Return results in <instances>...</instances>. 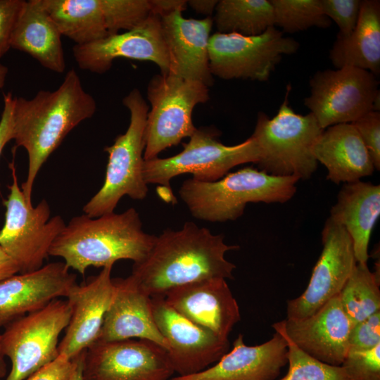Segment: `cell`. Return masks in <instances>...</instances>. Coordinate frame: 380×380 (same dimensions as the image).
<instances>
[{
  "label": "cell",
  "instance_id": "6da1fadb",
  "mask_svg": "<svg viewBox=\"0 0 380 380\" xmlns=\"http://www.w3.org/2000/svg\"><path fill=\"white\" fill-rule=\"evenodd\" d=\"M224 239L193 222L179 230L166 229L156 236L146 257L134 263L131 275L151 298L164 297L176 287L203 279H233L236 265L225 254L239 246L228 245Z\"/></svg>",
  "mask_w": 380,
  "mask_h": 380
},
{
  "label": "cell",
  "instance_id": "7a4b0ae2",
  "mask_svg": "<svg viewBox=\"0 0 380 380\" xmlns=\"http://www.w3.org/2000/svg\"><path fill=\"white\" fill-rule=\"evenodd\" d=\"M94 97L83 88L77 72L68 70L54 91H39L30 99L15 96L13 140L15 148H24L28 156V170L21 189L32 205L34 182L44 163L65 137L96 112Z\"/></svg>",
  "mask_w": 380,
  "mask_h": 380
},
{
  "label": "cell",
  "instance_id": "3957f363",
  "mask_svg": "<svg viewBox=\"0 0 380 380\" xmlns=\"http://www.w3.org/2000/svg\"><path fill=\"white\" fill-rule=\"evenodd\" d=\"M156 238L143 230L139 214L134 208L97 217L84 214L65 224L49 255L61 258L69 269L84 275L89 267L113 266L120 260L141 262Z\"/></svg>",
  "mask_w": 380,
  "mask_h": 380
},
{
  "label": "cell",
  "instance_id": "277c9868",
  "mask_svg": "<svg viewBox=\"0 0 380 380\" xmlns=\"http://www.w3.org/2000/svg\"><path fill=\"white\" fill-rule=\"evenodd\" d=\"M298 181L294 177L270 175L248 167L215 182L186 179L179 195L195 218L224 222L240 217L248 203L287 202L296 194Z\"/></svg>",
  "mask_w": 380,
  "mask_h": 380
},
{
  "label": "cell",
  "instance_id": "5b68a950",
  "mask_svg": "<svg viewBox=\"0 0 380 380\" xmlns=\"http://www.w3.org/2000/svg\"><path fill=\"white\" fill-rule=\"evenodd\" d=\"M219 134L213 128H196L180 153L166 158L144 160L142 173L145 182L158 185L161 198L174 204L177 199L170 180L176 176L189 173L194 179L211 182L222 178L235 166L256 164L259 160L260 149L252 137L239 144L227 146L219 141Z\"/></svg>",
  "mask_w": 380,
  "mask_h": 380
},
{
  "label": "cell",
  "instance_id": "8992f818",
  "mask_svg": "<svg viewBox=\"0 0 380 380\" xmlns=\"http://www.w3.org/2000/svg\"><path fill=\"white\" fill-rule=\"evenodd\" d=\"M290 89L272 118L262 112L258 115L251 135L260 152L256 165L270 175L308 179L317 168L312 149L324 129L312 113L298 114L289 106Z\"/></svg>",
  "mask_w": 380,
  "mask_h": 380
},
{
  "label": "cell",
  "instance_id": "52a82bcc",
  "mask_svg": "<svg viewBox=\"0 0 380 380\" xmlns=\"http://www.w3.org/2000/svg\"><path fill=\"white\" fill-rule=\"evenodd\" d=\"M122 103L129 111V124L124 134L104 148L108 153L104 182L82 208L90 217L113 213L124 196L134 200H143L147 196L148 184L142 170L149 107L137 89H133Z\"/></svg>",
  "mask_w": 380,
  "mask_h": 380
},
{
  "label": "cell",
  "instance_id": "ba28073f",
  "mask_svg": "<svg viewBox=\"0 0 380 380\" xmlns=\"http://www.w3.org/2000/svg\"><path fill=\"white\" fill-rule=\"evenodd\" d=\"M147 98L151 110L145 129L144 160L157 158L160 152L194 134L196 128L193 110L208 101L209 89L198 81L160 74L151 79Z\"/></svg>",
  "mask_w": 380,
  "mask_h": 380
},
{
  "label": "cell",
  "instance_id": "9c48e42d",
  "mask_svg": "<svg viewBox=\"0 0 380 380\" xmlns=\"http://www.w3.org/2000/svg\"><path fill=\"white\" fill-rule=\"evenodd\" d=\"M13 182L4 200L5 221L0 230V246L16 262L20 273L39 270L65 223L60 215L50 217L48 202L35 207L27 203L20 188L14 163L10 164Z\"/></svg>",
  "mask_w": 380,
  "mask_h": 380
},
{
  "label": "cell",
  "instance_id": "30bf717a",
  "mask_svg": "<svg viewBox=\"0 0 380 380\" xmlns=\"http://www.w3.org/2000/svg\"><path fill=\"white\" fill-rule=\"evenodd\" d=\"M70 316L68 300L58 298L5 326L2 348L11 362L6 380H25L53 361L59 355V336Z\"/></svg>",
  "mask_w": 380,
  "mask_h": 380
},
{
  "label": "cell",
  "instance_id": "8fae6325",
  "mask_svg": "<svg viewBox=\"0 0 380 380\" xmlns=\"http://www.w3.org/2000/svg\"><path fill=\"white\" fill-rule=\"evenodd\" d=\"M379 82L370 72L352 66L317 71L310 81L304 105L323 129L353 123L366 113L379 111Z\"/></svg>",
  "mask_w": 380,
  "mask_h": 380
},
{
  "label": "cell",
  "instance_id": "7c38bea8",
  "mask_svg": "<svg viewBox=\"0 0 380 380\" xmlns=\"http://www.w3.org/2000/svg\"><path fill=\"white\" fill-rule=\"evenodd\" d=\"M299 43L271 26L256 36L216 32L208 41L211 74L224 80L267 81L283 55L295 53Z\"/></svg>",
  "mask_w": 380,
  "mask_h": 380
},
{
  "label": "cell",
  "instance_id": "4fadbf2b",
  "mask_svg": "<svg viewBox=\"0 0 380 380\" xmlns=\"http://www.w3.org/2000/svg\"><path fill=\"white\" fill-rule=\"evenodd\" d=\"M167 351L146 340L96 341L84 350V380H169Z\"/></svg>",
  "mask_w": 380,
  "mask_h": 380
},
{
  "label": "cell",
  "instance_id": "5bb4252c",
  "mask_svg": "<svg viewBox=\"0 0 380 380\" xmlns=\"http://www.w3.org/2000/svg\"><path fill=\"white\" fill-rule=\"evenodd\" d=\"M322 243L321 255L306 289L287 301L286 319L308 317L338 296L357 264L350 235L329 217L322 232Z\"/></svg>",
  "mask_w": 380,
  "mask_h": 380
},
{
  "label": "cell",
  "instance_id": "9a60e30c",
  "mask_svg": "<svg viewBox=\"0 0 380 380\" xmlns=\"http://www.w3.org/2000/svg\"><path fill=\"white\" fill-rule=\"evenodd\" d=\"M151 308L156 327L167 343L169 360L179 376L201 372L227 353L228 340L189 320L163 297L151 298Z\"/></svg>",
  "mask_w": 380,
  "mask_h": 380
},
{
  "label": "cell",
  "instance_id": "2e32d148",
  "mask_svg": "<svg viewBox=\"0 0 380 380\" xmlns=\"http://www.w3.org/2000/svg\"><path fill=\"white\" fill-rule=\"evenodd\" d=\"M72 53L80 69L97 74L109 70L114 60L119 58L151 61L159 67L163 75L170 71L161 19L153 13L132 30L108 35L84 45H75Z\"/></svg>",
  "mask_w": 380,
  "mask_h": 380
},
{
  "label": "cell",
  "instance_id": "e0dca14e",
  "mask_svg": "<svg viewBox=\"0 0 380 380\" xmlns=\"http://www.w3.org/2000/svg\"><path fill=\"white\" fill-rule=\"evenodd\" d=\"M353 326L338 295L308 317L286 319L272 327L281 330L310 356L329 365L341 366L348 352Z\"/></svg>",
  "mask_w": 380,
  "mask_h": 380
},
{
  "label": "cell",
  "instance_id": "ac0fdd59",
  "mask_svg": "<svg viewBox=\"0 0 380 380\" xmlns=\"http://www.w3.org/2000/svg\"><path fill=\"white\" fill-rule=\"evenodd\" d=\"M77 275L64 262H54L39 270L18 273L0 282V327L67 297L77 284Z\"/></svg>",
  "mask_w": 380,
  "mask_h": 380
},
{
  "label": "cell",
  "instance_id": "d6986e66",
  "mask_svg": "<svg viewBox=\"0 0 380 380\" xmlns=\"http://www.w3.org/2000/svg\"><path fill=\"white\" fill-rule=\"evenodd\" d=\"M112 269L113 265L103 267L70 291L66 298L71 316L58 345L59 355L72 360L98 340L113 291Z\"/></svg>",
  "mask_w": 380,
  "mask_h": 380
},
{
  "label": "cell",
  "instance_id": "ffe728a7",
  "mask_svg": "<svg viewBox=\"0 0 380 380\" xmlns=\"http://www.w3.org/2000/svg\"><path fill=\"white\" fill-rule=\"evenodd\" d=\"M163 298L180 315L222 339L228 340L241 319L237 301L224 279L182 285L169 291Z\"/></svg>",
  "mask_w": 380,
  "mask_h": 380
},
{
  "label": "cell",
  "instance_id": "44dd1931",
  "mask_svg": "<svg viewBox=\"0 0 380 380\" xmlns=\"http://www.w3.org/2000/svg\"><path fill=\"white\" fill-rule=\"evenodd\" d=\"M133 338L155 343L166 351L168 348L155 323L151 296L130 274L126 278H113L112 298L96 341Z\"/></svg>",
  "mask_w": 380,
  "mask_h": 380
},
{
  "label": "cell",
  "instance_id": "7402d4cb",
  "mask_svg": "<svg viewBox=\"0 0 380 380\" xmlns=\"http://www.w3.org/2000/svg\"><path fill=\"white\" fill-rule=\"evenodd\" d=\"M160 19L170 61L168 74L212 86L208 57L211 17L185 18L182 12L175 11Z\"/></svg>",
  "mask_w": 380,
  "mask_h": 380
},
{
  "label": "cell",
  "instance_id": "603a6c76",
  "mask_svg": "<svg viewBox=\"0 0 380 380\" xmlns=\"http://www.w3.org/2000/svg\"><path fill=\"white\" fill-rule=\"evenodd\" d=\"M287 343L278 331L258 346H247L239 334L230 352L214 365L196 374L169 380H274L287 363Z\"/></svg>",
  "mask_w": 380,
  "mask_h": 380
},
{
  "label": "cell",
  "instance_id": "cb8c5ba5",
  "mask_svg": "<svg viewBox=\"0 0 380 380\" xmlns=\"http://www.w3.org/2000/svg\"><path fill=\"white\" fill-rule=\"evenodd\" d=\"M317 162L327 170V179L349 183L372 175V157L352 123L338 124L324 129L312 149Z\"/></svg>",
  "mask_w": 380,
  "mask_h": 380
},
{
  "label": "cell",
  "instance_id": "d4e9b609",
  "mask_svg": "<svg viewBox=\"0 0 380 380\" xmlns=\"http://www.w3.org/2000/svg\"><path fill=\"white\" fill-rule=\"evenodd\" d=\"M379 215V184L359 180L343 185L329 218L350 235L357 262L367 263L369 243Z\"/></svg>",
  "mask_w": 380,
  "mask_h": 380
},
{
  "label": "cell",
  "instance_id": "484cf974",
  "mask_svg": "<svg viewBox=\"0 0 380 380\" xmlns=\"http://www.w3.org/2000/svg\"><path fill=\"white\" fill-rule=\"evenodd\" d=\"M61 37L41 1H25L13 32L11 47L27 53L45 68L63 73L66 63Z\"/></svg>",
  "mask_w": 380,
  "mask_h": 380
},
{
  "label": "cell",
  "instance_id": "4316f807",
  "mask_svg": "<svg viewBox=\"0 0 380 380\" xmlns=\"http://www.w3.org/2000/svg\"><path fill=\"white\" fill-rule=\"evenodd\" d=\"M329 58L336 68L352 66L376 77L380 72V1L363 0L356 26L347 37H338Z\"/></svg>",
  "mask_w": 380,
  "mask_h": 380
},
{
  "label": "cell",
  "instance_id": "83f0119b",
  "mask_svg": "<svg viewBox=\"0 0 380 380\" xmlns=\"http://www.w3.org/2000/svg\"><path fill=\"white\" fill-rule=\"evenodd\" d=\"M62 36L84 45L108 36L100 0H40Z\"/></svg>",
  "mask_w": 380,
  "mask_h": 380
},
{
  "label": "cell",
  "instance_id": "f1b7e54d",
  "mask_svg": "<svg viewBox=\"0 0 380 380\" xmlns=\"http://www.w3.org/2000/svg\"><path fill=\"white\" fill-rule=\"evenodd\" d=\"M215 11L214 21L220 33L256 36L274 26L270 0H220Z\"/></svg>",
  "mask_w": 380,
  "mask_h": 380
},
{
  "label": "cell",
  "instance_id": "f546056e",
  "mask_svg": "<svg viewBox=\"0 0 380 380\" xmlns=\"http://www.w3.org/2000/svg\"><path fill=\"white\" fill-rule=\"evenodd\" d=\"M341 305L352 324L380 311L379 278L367 263L357 262L338 294Z\"/></svg>",
  "mask_w": 380,
  "mask_h": 380
},
{
  "label": "cell",
  "instance_id": "4dcf8cb0",
  "mask_svg": "<svg viewBox=\"0 0 380 380\" xmlns=\"http://www.w3.org/2000/svg\"><path fill=\"white\" fill-rule=\"evenodd\" d=\"M274 26L288 33L306 30L312 27L327 28L331 20L324 13L321 0H270Z\"/></svg>",
  "mask_w": 380,
  "mask_h": 380
},
{
  "label": "cell",
  "instance_id": "1f68e13d",
  "mask_svg": "<svg viewBox=\"0 0 380 380\" xmlns=\"http://www.w3.org/2000/svg\"><path fill=\"white\" fill-rule=\"evenodd\" d=\"M287 343V374L280 380H350L341 366L322 362L303 352L281 330Z\"/></svg>",
  "mask_w": 380,
  "mask_h": 380
},
{
  "label": "cell",
  "instance_id": "d6a6232c",
  "mask_svg": "<svg viewBox=\"0 0 380 380\" xmlns=\"http://www.w3.org/2000/svg\"><path fill=\"white\" fill-rule=\"evenodd\" d=\"M108 35L132 30L151 14L148 0H100Z\"/></svg>",
  "mask_w": 380,
  "mask_h": 380
},
{
  "label": "cell",
  "instance_id": "836d02e7",
  "mask_svg": "<svg viewBox=\"0 0 380 380\" xmlns=\"http://www.w3.org/2000/svg\"><path fill=\"white\" fill-rule=\"evenodd\" d=\"M341 366L350 380H380V344L367 350L348 351Z\"/></svg>",
  "mask_w": 380,
  "mask_h": 380
},
{
  "label": "cell",
  "instance_id": "e575fe53",
  "mask_svg": "<svg viewBox=\"0 0 380 380\" xmlns=\"http://www.w3.org/2000/svg\"><path fill=\"white\" fill-rule=\"evenodd\" d=\"M361 0H321L324 13L339 28L338 37H348L357 23Z\"/></svg>",
  "mask_w": 380,
  "mask_h": 380
},
{
  "label": "cell",
  "instance_id": "d590c367",
  "mask_svg": "<svg viewBox=\"0 0 380 380\" xmlns=\"http://www.w3.org/2000/svg\"><path fill=\"white\" fill-rule=\"evenodd\" d=\"M380 344V311L353 326L348 351L367 350Z\"/></svg>",
  "mask_w": 380,
  "mask_h": 380
},
{
  "label": "cell",
  "instance_id": "8d00e7d4",
  "mask_svg": "<svg viewBox=\"0 0 380 380\" xmlns=\"http://www.w3.org/2000/svg\"><path fill=\"white\" fill-rule=\"evenodd\" d=\"M367 148L376 170L380 169V113L370 111L352 123Z\"/></svg>",
  "mask_w": 380,
  "mask_h": 380
},
{
  "label": "cell",
  "instance_id": "74e56055",
  "mask_svg": "<svg viewBox=\"0 0 380 380\" xmlns=\"http://www.w3.org/2000/svg\"><path fill=\"white\" fill-rule=\"evenodd\" d=\"M25 1L0 0V58L11 47V40Z\"/></svg>",
  "mask_w": 380,
  "mask_h": 380
},
{
  "label": "cell",
  "instance_id": "f35d334b",
  "mask_svg": "<svg viewBox=\"0 0 380 380\" xmlns=\"http://www.w3.org/2000/svg\"><path fill=\"white\" fill-rule=\"evenodd\" d=\"M76 364V357L70 360L64 355H59L25 380H70Z\"/></svg>",
  "mask_w": 380,
  "mask_h": 380
},
{
  "label": "cell",
  "instance_id": "ab89813d",
  "mask_svg": "<svg viewBox=\"0 0 380 380\" xmlns=\"http://www.w3.org/2000/svg\"><path fill=\"white\" fill-rule=\"evenodd\" d=\"M15 96L11 92L4 94V107L0 119V156L6 144L13 140V111Z\"/></svg>",
  "mask_w": 380,
  "mask_h": 380
},
{
  "label": "cell",
  "instance_id": "60d3db41",
  "mask_svg": "<svg viewBox=\"0 0 380 380\" xmlns=\"http://www.w3.org/2000/svg\"><path fill=\"white\" fill-rule=\"evenodd\" d=\"M151 13L160 18L175 11L183 12L187 7V1L184 0H148Z\"/></svg>",
  "mask_w": 380,
  "mask_h": 380
},
{
  "label": "cell",
  "instance_id": "b9f144b4",
  "mask_svg": "<svg viewBox=\"0 0 380 380\" xmlns=\"http://www.w3.org/2000/svg\"><path fill=\"white\" fill-rule=\"evenodd\" d=\"M18 273V264L0 246V282Z\"/></svg>",
  "mask_w": 380,
  "mask_h": 380
},
{
  "label": "cell",
  "instance_id": "7bdbcfd3",
  "mask_svg": "<svg viewBox=\"0 0 380 380\" xmlns=\"http://www.w3.org/2000/svg\"><path fill=\"white\" fill-rule=\"evenodd\" d=\"M217 2V0H190L187 1V5L196 13L210 17V15L215 11Z\"/></svg>",
  "mask_w": 380,
  "mask_h": 380
},
{
  "label": "cell",
  "instance_id": "ee69618b",
  "mask_svg": "<svg viewBox=\"0 0 380 380\" xmlns=\"http://www.w3.org/2000/svg\"><path fill=\"white\" fill-rule=\"evenodd\" d=\"M84 352L76 357L77 364L70 380H84L82 376Z\"/></svg>",
  "mask_w": 380,
  "mask_h": 380
},
{
  "label": "cell",
  "instance_id": "f6af8a7d",
  "mask_svg": "<svg viewBox=\"0 0 380 380\" xmlns=\"http://www.w3.org/2000/svg\"><path fill=\"white\" fill-rule=\"evenodd\" d=\"M5 355L2 348L1 334H0V379L4 377L7 373L6 363L5 361Z\"/></svg>",
  "mask_w": 380,
  "mask_h": 380
},
{
  "label": "cell",
  "instance_id": "bcb514c9",
  "mask_svg": "<svg viewBox=\"0 0 380 380\" xmlns=\"http://www.w3.org/2000/svg\"><path fill=\"white\" fill-rule=\"evenodd\" d=\"M8 73V68L5 65L0 63V89L5 85Z\"/></svg>",
  "mask_w": 380,
  "mask_h": 380
}]
</instances>
